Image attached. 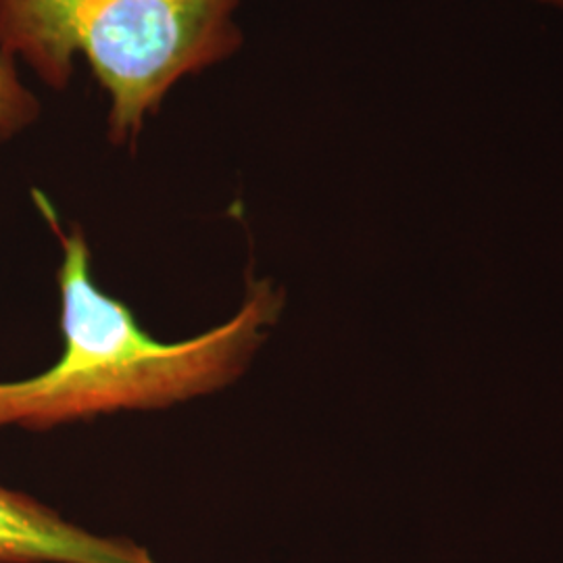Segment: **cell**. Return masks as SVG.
Here are the masks:
<instances>
[{
  "label": "cell",
  "instance_id": "cell-1",
  "mask_svg": "<svg viewBox=\"0 0 563 563\" xmlns=\"http://www.w3.org/2000/svg\"><path fill=\"white\" fill-rule=\"evenodd\" d=\"M34 197L60 244L63 353L32 378L0 383V428L41 432L99 413L159 409L216 393L241 376L278 322L280 288L253 282L232 320L188 341L153 339L128 305L99 288L80 225L63 230L46 197Z\"/></svg>",
  "mask_w": 563,
  "mask_h": 563
},
{
  "label": "cell",
  "instance_id": "cell-2",
  "mask_svg": "<svg viewBox=\"0 0 563 563\" xmlns=\"http://www.w3.org/2000/svg\"><path fill=\"white\" fill-rule=\"evenodd\" d=\"M242 0H0V57L63 90L81 60L107 99V136L136 146L180 81L241 51Z\"/></svg>",
  "mask_w": 563,
  "mask_h": 563
},
{
  "label": "cell",
  "instance_id": "cell-3",
  "mask_svg": "<svg viewBox=\"0 0 563 563\" xmlns=\"http://www.w3.org/2000/svg\"><path fill=\"white\" fill-rule=\"evenodd\" d=\"M0 563H159L130 539L101 537L0 486Z\"/></svg>",
  "mask_w": 563,
  "mask_h": 563
},
{
  "label": "cell",
  "instance_id": "cell-4",
  "mask_svg": "<svg viewBox=\"0 0 563 563\" xmlns=\"http://www.w3.org/2000/svg\"><path fill=\"white\" fill-rule=\"evenodd\" d=\"M42 104L20 76V67L0 57V142L13 141L41 120Z\"/></svg>",
  "mask_w": 563,
  "mask_h": 563
},
{
  "label": "cell",
  "instance_id": "cell-5",
  "mask_svg": "<svg viewBox=\"0 0 563 563\" xmlns=\"http://www.w3.org/2000/svg\"><path fill=\"white\" fill-rule=\"evenodd\" d=\"M534 2H541V4H547V7H553V9L563 11V0H534Z\"/></svg>",
  "mask_w": 563,
  "mask_h": 563
}]
</instances>
